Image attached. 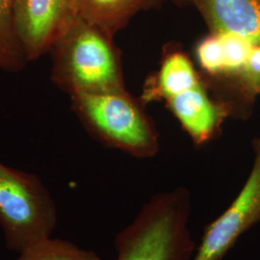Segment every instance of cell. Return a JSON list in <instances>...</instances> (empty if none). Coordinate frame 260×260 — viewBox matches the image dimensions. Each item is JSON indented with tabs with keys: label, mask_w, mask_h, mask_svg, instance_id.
I'll use <instances>...</instances> for the list:
<instances>
[{
	"label": "cell",
	"mask_w": 260,
	"mask_h": 260,
	"mask_svg": "<svg viewBox=\"0 0 260 260\" xmlns=\"http://www.w3.org/2000/svg\"><path fill=\"white\" fill-rule=\"evenodd\" d=\"M14 26L28 63L48 53L78 15L75 0H13Z\"/></svg>",
	"instance_id": "8992f818"
},
{
	"label": "cell",
	"mask_w": 260,
	"mask_h": 260,
	"mask_svg": "<svg viewBox=\"0 0 260 260\" xmlns=\"http://www.w3.org/2000/svg\"><path fill=\"white\" fill-rule=\"evenodd\" d=\"M228 95L223 103L233 113L248 117L260 95V46L252 47L251 54L241 70L232 77L218 81Z\"/></svg>",
	"instance_id": "8fae6325"
},
{
	"label": "cell",
	"mask_w": 260,
	"mask_h": 260,
	"mask_svg": "<svg viewBox=\"0 0 260 260\" xmlns=\"http://www.w3.org/2000/svg\"><path fill=\"white\" fill-rule=\"evenodd\" d=\"M77 15L84 21L114 38L133 17L157 8L164 0H75Z\"/></svg>",
	"instance_id": "9c48e42d"
},
{
	"label": "cell",
	"mask_w": 260,
	"mask_h": 260,
	"mask_svg": "<svg viewBox=\"0 0 260 260\" xmlns=\"http://www.w3.org/2000/svg\"><path fill=\"white\" fill-rule=\"evenodd\" d=\"M52 83L70 96L125 90L121 52L100 29L77 17L50 48Z\"/></svg>",
	"instance_id": "6da1fadb"
},
{
	"label": "cell",
	"mask_w": 260,
	"mask_h": 260,
	"mask_svg": "<svg viewBox=\"0 0 260 260\" xmlns=\"http://www.w3.org/2000/svg\"><path fill=\"white\" fill-rule=\"evenodd\" d=\"M12 4L13 0H0V71L19 74L28 61L15 30Z\"/></svg>",
	"instance_id": "7c38bea8"
},
{
	"label": "cell",
	"mask_w": 260,
	"mask_h": 260,
	"mask_svg": "<svg viewBox=\"0 0 260 260\" xmlns=\"http://www.w3.org/2000/svg\"><path fill=\"white\" fill-rule=\"evenodd\" d=\"M56 224L54 199L40 177L0 161V226L6 248L20 253L52 237Z\"/></svg>",
	"instance_id": "277c9868"
},
{
	"label": "cell",
	"mask_w": 260,
	"mask_h": 260,
	"mask_svg": "<svg viewBox=\"0 0 260 260\" xmlns=\"http://www.w3.org/2000/svg\"><path fill=\"white\" fill-rule=\"evenodd\" d=\"M250 176L223 213L205 228L192 260H222L242 234L260 222V137L252 141Z\"/></svg>",
	"instance_id": "5b68a950"
},
{
	"label": "cell",
	"mask_w": 260,
	"mask_h": 260,
	"mask_svg": "<svg viewBox=\"0 0 260 260\" xmlns=\"http://www.w3.org/2000/svg\"><path fill=\"white\" fill-rule=\"evenodd\" d=\"M171 1L173 3H175L177 6H179V7L192 5V0H171Z\"/></svg>",
	"instance_id": "9a60e30c"
},
{
	"label": "cell",
	"mask_w": 260,
	"mask_h": 260,
	"mask_svg": "<svg viewBox=\"0 0 260 260\" xmlns=\"http://www.w3.org/2000/svg\"><path fill=\"white\" fill-rule=\"evenodd\" d=\"M165 103L199 147L214 139L224 120L233 115L228 104L209 95L202 79L170 96Z\"/></svg>",
	"instance_id": "52a82bcc"
},
{
	"label": "cell",
	"mask_w": 260,
	"mask_h": 260,
	"mask_svg": "<svg viewBox=\"0 0 260 260\" xmlns=\"http://www.w3.org/2000/svg\"><path fill=\"white\" fill-rule=\"evenodd\" d=\"M72 108L93 138L136 158L155 156L158 134L142 104L126 90L71 95Z\"/></svg>",
	"instance_id": "3957f363"
},
{
	"label": "cell",
	"mask_w": 260,
	"mask_h": 260,
	"mask_svg": "<svg viewBox=\"0 0 260 260\" xmlns=\"http://www.w3.org/2000/svg\"><path fill=\"white\" fill-rule=\"evenodd\" d=\"M212 34H232L260 46V0H192Z\"/></svg>",
	"instance_id": "ba28073f"
},
{
	"label": "cell",
	"mask_w": 260,
	"mask_h": 260,
	"mask_svg": "<svg viewBox=\"0 0 260 260\" xmlns=\"http://www.w3.org/2000/svg\"><path fill=\"white\" fill-rule=\"evenodd\" d=\"M197 58L205 74L211 79L220 78L224 73V53L221 38L217 34L208 35L197 47Z\"/></svg>",
	"instance_id": "5bb4252c"
},
{
	"label": "cell",
	"mask_w": 260,
	"mask_h": 260,
	"mask_svg": "<svg viewBox=\"0 0 260 260\" xmlns=\"http://www.w3.org/2000/svg\"><path fill=\"white\" fill-rule=\"evenodd\" d=\"M17 260H103L94 251L72 242L50 237L19 253Z\"/></svg>",
	"instance_id": "4fadbf2b"
},
{
	"label": "cell",
	"mask_w": 260,
	"mask_h": 260,
	"mask_svg": "<svg viewBox=\"0 0 260 260\" xmlns=\"http://www.w3.org/2000/svg\"><path fill=\"white\" fill-rule=\"evenodd\" d=\"M191 212L184 187L153 196L116 235V260H192L197 244L189 229Z\"/></svg>",
	"instance_id": "7a4b0ae2"
},
{
	"label": "cell",
	"mask_w": 260,
	"mask_h": 260,
	"mask_svg": "<svg viewBox=\"0 0 260 260\" xmlns=\"http://www.w3.org/2000/svg\"><path fill=\"white\" fill-rule=\"evenodd\" d=\"M202 76L192 61L182 50L171 48L165 51L161 66L155 75L146 82L142 101H166L179 91L199 82Z\"/></svg>",
	"instance_id": "30bf717a"
}]
</instances>
